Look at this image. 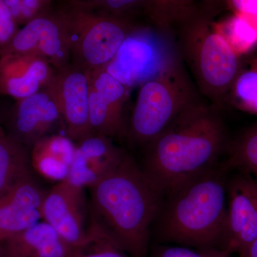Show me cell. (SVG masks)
Wrapping results in <instances>:
<instances>
[{
    "instance_id": "1",
    "label": "cell",
    "mask_w": 257,
    "mask_h": 257,
    "mask_svg": "<svg viewBox=\"0 0 257 257\" xmlns=\"http://www.w3.org/2000/svg\"><path fill=\"white\" fill-rule=\"evenodd\" d=\"M87 235L117 246L130 257H150L151 230L162 194L131 155L89 187Z\"/></svg>"
},
{
    "instance_id": "2",
    "label": "cell",
    "mask_w": 257,
    "mask_h": 257,
    "mask_svg": "<svg viewBox=\"0 0 257 257\" xmlns=\"http://www.w3.org/2000/svg\"><path fill=\"white\" fill-rule=\"evenodd\" d=\"M219 109L193 101L146 145L141 168L162 195L224 161L229 144Z\"/></svg>"
},
{
    "instance_id": "3",
    "label": "cell",
    "mask_w": 257,
    "mask_h": 257,
    "mask_svg": "<svg viewBox=\"0 0 257 257\" xmlns=\"http://www.w3.org/2000/svg\"><path fill=\"white\" fill-rule=\"evenodd\" d=\"M230 172L224 160L164 194L152 224L151 240L160 244L224 250Z\"/></svg>"
},
{
    "instance_id": "4",
    "label": "cell",
    "mask_w": 257,
    "mask_h": 257,
    "mask_svg": "<svg viewBox=\"0 0 257 257\" xmlns=\"http://www.w3.org/2000/svg\"><path fill=\"white\" fill-rule=\"evenodd\" d=\"M177 47L199 91L220 108L240 73L239 56L207 14L194 12L180 24Z\"/></svg>"
},
{
    "instance_id": "5",
    "label": "cell",
    "mask_w": 257,
    "mask_h": 257,
    "mask_svg": "<svg viewBox=\"0 0 257 257\" xmlns=\"http://www.w3.org/2000/svg\"><path fill=\"white\" fill-rule=\"evenodd\" d=\"M196 100L192 83L179 64L140 86L126 137L130 143L146 146Z\"/></svg>"
},
{
    "instance_id": "6",
    "label": "cell",
    "mask_w": 257,
    "mask_h": 257,
    "mask_svg": "<svg viewBox=\"0 0 257 257\" xmlns=\"http://www.w3.org/2000/svg\"><path fill=\"white\" fill-rule=\"evenodd\" d=\"M177 43L163 30L137 28L104 67L128 89L143 85L181 64Z\"/></svg>"
},
{
    "instance_id": "7",
    "label": "cell",
    "mask_w": 257,
    "mask_h": 257,
    "mask_svg": "<svg viewBox=\"0 0 257 257\" xmlns=\"http://www.w3.org/2000/svg\"><path fill=\"white\" fill-rule=\"evenodd\" d=\"M68 27L71 63L91 72L104 67L136 29L130 20L63 10Z\"/></svg>"
},
{
    "instance_id": "8",
    "label": "cell",
    "mask_w": 257,
    "mask_h": 257,
    "mask_svg": "<svg viewBox=\"0 0 257 257\" xmlns=\"http://www.w3.org/2000/svg\"><path fill=\"white\" fill-rule=\"evenodd\" d=\"M30 55L45 59L55 71L71 63L68 27L63 10L49 12L27 24L5 46L0 56Z\"/></svg>"
},
{
    "instance_id": "9",
    "label": "cell",
    "mask_w": 257,
    "mask_h": 257,
    "mask_svg": "<svg viewBox=\"0 0 257 257\" xmlns=\"http://www.w3.org/2000/svg\"><path fill=\"white\" fill-rule=\"evenodd\" d=\"M53 96L66 128L76 144L92 136L89 123L90 72L70 63L56 71L45 87Z\"/></svg>"
},
{
    "instance_id": "10",
    "label": "cell",
    "mask_w": 257,
    "mask_h": 257,
    "mask_svg": "<svg viewBox=\"0 0 257 257\" xmlns=\"http://www.w3.org/2000/svg\"><path fill=\"white\" fill-rule=\"evenodd\" d=\"M84 189L68 180L58 182L47 191L42 205V221L52 226L74 249L88 241Z\"/></svg>"
},
{
    "instance_id": "11",
    "label": "cell",
    "mask_w": 257,
    "mask_h": 257,
    "mask_svg": "<svg viewBox=\"0 0 257 257\" xmlns=\"http://www.w3.org/2000/svg\"><path fill=\"white\" fill-rule=\"evenodd\" d=\"M227 237L224 250L239 255L257 238V180L231 171L226 181Z\"/></svg>"
},
{
    "instance_id": "12",
    "label": "cell",
    "mask_w": 257,
    "mask_h": 257,
    "mask_svg": "<svg viewBox=\"0 0 257 257\" xmlns=\"http://www.w3.org/2000/svg\"><path fill=\"white\" fill-rule=\"evenodd\" d=\"M62 120L53 96L46 89L17 100L10 108L3 127L12 138L31 150Z\"/></svg>"
},
{
    "instance_id": "13",
    "label": "cell",
    "mask_w": 257,
    "mask_h": 257,
    "mask_svg": "<svg viewBox=\"0 0 257 257\" xmlns=\"http://www.w3.org/2000/svg\"><path fill=\"white\" fill-rule=\"evenodd\" d=\"M46 193L33 175L0 197V243L42 221Z\"/></svg>"
},
{
    "instance_id": "14",
    "label": "cell",
    "mask_w": 257,
    "mask_h": 257,
    "mask_svg": "<svg viewBox=\"0 0 257 257\" xmlns=\"http://www.w3.org/2000/svg\"><path fill=\"white\" fill-rule=\"evenodd\" d=\"M126 152L115 146L111 138L92 135L76 144V151L68 180L71 183L92 187L119 165Z\"/></svg>"
},
{
    "instance_id": "15",
    "label": "cell",
    "mask_w": 257,
    "mask_h": 257,
    "mask_svg": "<svg viewBox=\"0 0 257 257\" xmlns=\"http://www.w3.org/2000/svg\"><path fill=\"white\" fill-rule=\"evenodd\" d=\"M54 69L38 56H0V95L20 100L35 94L50 84Z\"/></svg>"
},
{
    "instance_id": "16",
    "label": "cell",
    "mask_w": 257,
    "mask_h": 257,
    "mask_svg": "<svg viewBox=\"0 0 257 257\" xmlns=\"http://www.w3.org/2000/svg\"><path fill=\"white\" fill-rule=\"evenodd\" d=\"M0 244V257H72L74 251L45 221L11 236Z\"/></svg>"
},
{
    "instance_id": "17",
    "label": "cell",
    "mask_w": 257,
    "mask_h": 257,
    "mask_svg": "<svg viewBox=\"0 0 257 257\" xmlns=\"http://www.w3.org/2000/svg\"><path fill=\"white\" fill-rule=\"evenodd\" d=\"M75 151L76 143L68 137L49 135L31 149L32 169L48 180L62 182L68 177Z\"/></svg>"
},
{
    "instance_id": "18",
    "label": "cell",
    "mask_w": 257,
    "mask_h": 257,
    "mask_svg": "<svg viewBox=\"0 0 257 257\" xmlns=\"http://www.w3.org/2000/svg\"><path fill=\"white\" fill-rule=\"evenodd\" d=\"M31 150L12 138L0 126V197L33 175Z\"/></svg>"
},
{
    "instance_id": "19",
    "label": "cell",
    "mask_w": 257,
    "mask_h": 257,
    "mask_svg": "<svg viewBox=\"0 0 257 257\" xmlns=\"http://www.w3.org/2000/svg\"><path fill=\"white\" fill-rule=\"evenodd\" d=\"M225 163L230 171L242 173L257 180V127L250 130L228 147Z\"/></svg>"
},
{
    "instance_id": "20",
    "label": "cell",
    "mask_w": 257,
    "mask_h": 257,
    "mask_svg": "<svg viewBox=\"0 0 257 257\" xmlns=\"http://www.w3.org/2000/svg\"><path fill=\"white\" fill-rule=\"evenodd\" d=\"M216 27L226 41L238 55L251 50L257 44V30L247 20L239 15L217 24Z\"/></svg>"
},
{
    "instance_id": "21",
    "label": "cell",
    "mask_w": 257,
    "mask_h": 257,
    "mask_svg": "<svg viewBox=\"0 0 257 257\" xmlns=\"http://www.w3.org/2000/svg\"><path fill=\"white\" fill-rule=\"evenodd\" d=\"M145 1L136 0H75L69 1V8L86 13L130 20V15L144 8Z\"/></svg>"
},
{
    "instance_id": "22",
    "label": "cell",
    "mask_w": 257,
    "mask_h": 257,
    "mask_svg": "<svg viewBox=\"0 0 257 257\" xmlns=\"http://www.w3.org/2000/svg\"><path fill=\"white\" fill-rule=\"evenodd\" d=\"M18 25L30 23L32 20L52 11L50 0H5Z\"/></svg>"
},
{
    "instance_id": "23",
    "label": "cell",
    "mask_w": 257,
    "mask_h": 257,
    "mask_svg": "<svg viewBox=\"0 0 257 257\" xmlns=\"http://www.w3.org/2000/svg\"><path fill=\"white\" fill-rule=\"evenodd\" d=\"M150 257H232L221 248H194L176 245L155 243Z\"/></svg>"
},
{
    "instance_id": "24",
    "label": "cell",
    "mask_w": 257,
    "mask_h": 257,
    "mask_svg": "<svg viewBox=\"0 0 257 257\" xmlns=\"http://www.w3.org/2000/svg\"><path fill=\"white\" fill-rule=\"evenodd\" d=\"M231 92L238 104L246 110L257 99V70L253 68L240 72L235 79Z\"/></svg>"
},
{
    "instance_id": "25",
    "label": "cell",
    "mask_w": 257,
    "mask_h": 257,
    "mask_svg": "<svg viewBox=\"0 0 257 257\" xmlns=\"http://www.w3.org/2000/svg\"><path fill=\"white\" fill-rule=\"evenodd\" d=\"M72 257H130L107 240L88 236V241L75 248Z\"/></svg>"
},
{
    "instance_id": "26",
    "label": "cell",
    "mask_w": 257,
    "mask_h": 257,
    "mask_svg": "<svg viewBox=\"0 0 257 257\" xmlns=\"http://www.w3.org/2000/svg\"><path fill=\"white\" fill-rule=\"evenodd\" d=\"M18 31V25L9 8L5 0H0V47L8 45Z\"/></svg>"
},
{
    "instance_id": "27",
    "label": "cell",
    "mask_w": 257,
    "mask_h": 257,
    "mask_svg": "<svg viewBox=\"0 0 257 257\" xmlns=\"http://www.w3.org/2000/svg\"><path fill=\"white\" fill-rule=\"evenodd\" d=\"M234 14L239 15L257 30V0H234L229 2Z\"/></svg>"
},
{
    "instance_id": "28",
    "label": "cell",
    "mask_w": 257,
    "mask_h": 257,
    "mask_svg": "<svg viewBox=\"0 0 257 257\" xmlns=\"http://www.w3.org/2000/svg\"><path fill=\"white\" fill-rule=\"evenodd\" d=\"M238 257H257V238Z\"/></svg>"
},
{
    "instance_id": "29",
    "label": "cell",
    "mask_w": 257,
    "mask_h": 257,
    "mask_svg": "<svg viewBox=\"0 0 257 257\" xmlns=\"http://www.w3.org/2000/svg\"><path fill=\"white\" fill-rule=\"evenodd\" d=\"M9 109H6L4 106L0 102V126H3L6 120L7 115H8Z\"/></svg>"
},
{
    "instance_id": "30",
    "label": "cell",
    "mask_w": 257,
    "mask_h": 257,
    "mask_svg": "<svg viewBox=\"0 0 257 257\" xmlns=\"http://www.w3.org/2000/svg\"><path fill=\"white\" fill-rule=\"evenodd\" d=\"M246 110L251 111V112L253 113H256L257 114V99L251 103V104L246 108Z\"/></svg>"
},
{
    "instance_id": "31",
    "label": "cell",
    "mask_w": 257,
    "mask_h": 257,
    "mask_svg": "<svg viewBox=\"0 0 257 257\" xmlns=\"http://www.w3.org/2000/svg\"><path fill=\"white\" fill-rule=\"evenodd\" d=\"M251 68L256 69L257 70V59L253 61L252 63H251Z\"/></svg>"
},
{
    "instance_id": "32",
    "label": "cell",
    "mask_w": 257,
    "mask_h": 257,
    "mask_svg": "<svg viewBox=\"0 0 257 257\" xmlns=\"http://www.w3.org/2000/svg\"><path fill=\"white\" fill-rule=\"evenodd\" d=\"M0 256H1V244H0Z\"/></svg>"
}]
</instances>
